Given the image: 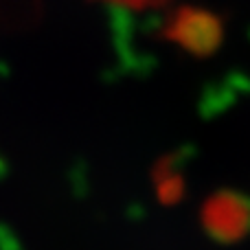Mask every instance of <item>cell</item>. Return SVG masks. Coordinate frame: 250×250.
Here are the masks:
<instances>
[{"label": "cell", "instance_id": "obj_1", "mask_svg": "<svg viewBox=\"0 0 250 250\" xmlns=\"http://www.w3.org/2000/svg\"><path fill=\"white\" fill-rule=\"evenodd\" d=\"M202 224L220 242H235L250 230V202L239 193H215L202 208Z\"/></svg>", "mask_w": 250, "mask_h": 250}]
</instances>
